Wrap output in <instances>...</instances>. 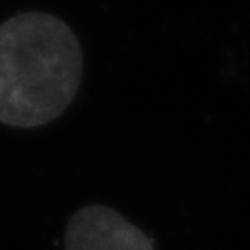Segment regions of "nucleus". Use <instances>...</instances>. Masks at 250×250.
<instances>
[{
  "label": "nucleus",
  "mask_w": 250,
  "mask_h": 250,
  "mask_svg": "<svg viewBox=\"0 0 250 250\" xmlns=\"http://www.w3.org/2000/svg\"><path fill=\"white\" fill-rule=\"evenodd\" d=\"M83 54L75 33L54 15L20 13L0 24V122L41 127L77 96Z\"/></svg>",
  "instance_id": "obj_1"
},
{
  "label": "nucleus",
  "mask_w": 250,
  "mask_h": 250,
  "mask_svg": "<svg viewBox=\"0 0 250 250\" xmlns=\"http://www.w3.org/2000/svg\"><path fill=\"white\" fill-rule=\"evenodd\" d=\"M65 250H154L142 229L106 205H88L68 219Z\"/></svg>",
  "instance_id": "obj_2"
}]
</instances>
